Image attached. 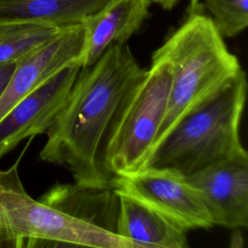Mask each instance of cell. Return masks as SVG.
I'll return each mask as SVG.
<instances>
[{"mask_svg": "<svg viewBox=\"0 0 248 248\" xmlns=\"http://www.w3.org/2000/svg\"><path fill=\"white\" fill-rule=\"evenodd\" d=\"M119 209L116 234L140 248H185L186 232L140 201L115 190Z\"/></svg>", "mask_w": 248, "mask_h": 248, "instance_id": "obj_11", "label": "cell"}, {"mask_svg": "<svg viewBox=\"0 0 248 248\" xmlns=\"http://www.w3.org/2000/svg\"><path fill=\"white\" fill-rule=\"evenodd\" d=\"M81 45L82 26L78 23L64 27L53 38L17 61L0 96V119L58 72L78 64Z\"/></svg>", "mask_w": 248, "mask_h": 248, "instance_id": "obj_9", "label": "cell"}, {"mask_svg": "<svg viewBox=\"0 0 248 248\" xmlns=\"http://www.w3.org/2000/svg\"><path fill=\"white\" fill-rule=\"evenodd\" d=\"M171 76L169 63L151 59L130 91L106 148V167L112 175L134 173L144 167L167 109Z\"/></svg>", "mask_w": 248, "mask_h": 248, "instance_id": "obj_5", "label": "cell"}, {"mask_svg": "<svg viewBox=\"0 0 248 248\" xmlns=\"http://www.w3.org/2000/svg\"><path fill=\"white\" fill-rule=\"evenodd\" d=\"M180 0H150L151 4H156L165 10H171Z\"/></svg>", "mask_w": 248, "mask_h": 248, "instance_id": "obj_17", "label": "cell"}, {"mask_svg": "<svg viewBox=\"0 0 248 248\" xmlns=\"http://www.w3.org/2000/svg\"><path fill=\"white\" fill-rule=\"evenodd\" d=\"M184 176L213 225L231 229L248 226V154Z\"/></svg>", "mask_w": 248, "mask_h": 248, "instance_id": "obj_7", "label": "cell"}, {"mask_svg": "<svg viewBox=\"0 0 248 248\" xmlns=\"http://www.w3.org/2000/svg\"><path fill=\"white\" fill-rule=\"evenodd\" d=\"M112 186L162 214L185 232L207 230L211 218L185 176L169 169L144 168L115 176Z\"/></svg>", "mask_w": 248, "mask_h": 248, "instance_id": "obj_6", "label": "cell"}, {"mask_svg": "<svg viewBox=\"0 0 248 248\" xmlns=\"http://www.w3.org/2000/svg\"><path fill=\"white\" fill-rule=\"evenodd\" d=\"M17 166L16 162L0 170V228L6 247L140 248L114 232L32 199L19 179Z\"/></svg>", "mask_w": 248, "mask_h": 248, "instance_id": "obj_4", "label": "cell"}, {"mask_svg": "<svg viewBox=\"0 0 248 248\" xmlns=\"http://www.w3.org/2000/svg\"><path fill=\"white\" fill-rule=\"evenodd\" d=\"M205 8L223 37L232 38L248 26V0H204Z\"/></svg>", "mask_w": 248, "mask_h": 248, "instance_id": "obj_15", "label": "cell"}, {"mask_svg": "<svg viewBox=\"0 0 248 248\" xmlns=\"http://www.w3.org/2000/svg\"><path fill=\"white\" fill-rule=\"evenodd\" d=\"M150 0H109L82 22L80 68L92 65L110 46L126 44L149 14Z\"/></svg>", "mask_w": 248, "mask_h": 248, "instance_id": "obj_10", "label": "cell"}, {"mask_svg": "<svg viewBox=\"0 0 248 248\" xmlns=\"http://www.w3.org/2000/svg\"><path fill=\"white\" fill-rule=\"evenodd\" d=\"M109 0H0V22H40L57 27L81 23Z\"/></svg>", "mask_w": 248, "mask_h": 248, "instance_id": "obj_13", "label": "cell"}, {"mask_svg": "<svg viewBox=\"0 0 248 248\" xmlns=\"http://www.w3.org/2000/svg\"><path fill=\"white\" fill-rule=\"evenodd\" d=\"M223 38L200 1L191 0L181 25L153 52L151 59L169 63L172 76L151 152L181 119L218 94L242 70Z\"/></svg>", "mask_w": 248, "mask_h": 248, "instance_id": "obj_2", "label": "cell"}, {"mask_svg": "<svg viewBox=\"0 0 248 248\" xmlns=\"http://www.w3.org/2000/svg\"><path fill=\"white\" fill-rule=\"evenodd\" d=\"M144 70L127 44L110 46L92 65L80 68L65 105L46 131L40 158L67 169L78 185L113 188L115 176L106 167V148Z\"/></svg>", "mask_w": 248, "mask_h": 248, "instance_id": "obj_1", "label": "cell"}, {"mask_svg": "<svg viewBox=\"0 0 248 248\" xmlns=\"http://www.w3.org/2000/svg\"><path fill=\"white\" fill-rule=\"evenodd\" d=\"M0 247H6V242H5V238H4L1 228H0Z\"/></svg>", "mask_w": 248, "mask_h": 248, "instance_id": "obj_18", "label": "cell"}, {"mask_svg": "<svg viewBox=\"0 0 248 248\" xmlns=\"http://www.w3.org/2000/svg\"><path fill=\"white\" fill-rule=\"evenodd\" d=\"M246 93V76L241 70L218 94L181 119L142 169H169L189 175L248 154L239 137Z\"/></svg>", "mask_w": 248, "mask_h": 248, "instance_id": "obj_3", "label": "cell"}, {"mask_svg": "<svg viewBox=\"0 0 248 248\" xmlns=\"http://www.w3.org/2000/svg\"><path fill=\"white\" fill-rule=\"evenodd\" d=\"M16 63L0 64V96L4 91L9 79L11 78Z\"/></svg>", "mask_w": 248, "mask_h": 248, "instance_id": "obj_16", "label": "cell"}, {"mask_svg": "<svg viewBox=\"0 0 248 248\" xmlns=\"http://www.w3.org/2000/svg\"><path fill=\"white\" fill-rule=\"evenodd\" d=\"M40 201L76 219L115 232L119 201L114 188L56 184Z\"/></svg>", "mask_w": 248, "mask_h": 248, "instance_id": "obj_12", "label": "cell"}, {"mask_svg": "<svg viewBox=\"0 0 248 248\" xmlns=\"http://www.w3.org/2000/svg\"><path fill=\"white\" fill-rule=\"evenodd\" d=\"M79 70L77 63L64 68L0 119V158L23 140L46 133L65 105Z\"/></svg>", "mask_w": 248, "mask_h": 248, "instance_id": "obj_8", "label": "cell"}, {"mask_svg": "<svg viewBox=\"0 0 248 248\" xmlns=\"http://www.w3.org/2000/svg\"><path fill=\"white\" fill-rule=\"evenodd\" d=\"M63 28L40 22H0V64L16 63Z\"/></svg>", "mask_w": 248, "mask_h": 248, "instance_id": "obj_14", "label": "cell"}]
</instances>
